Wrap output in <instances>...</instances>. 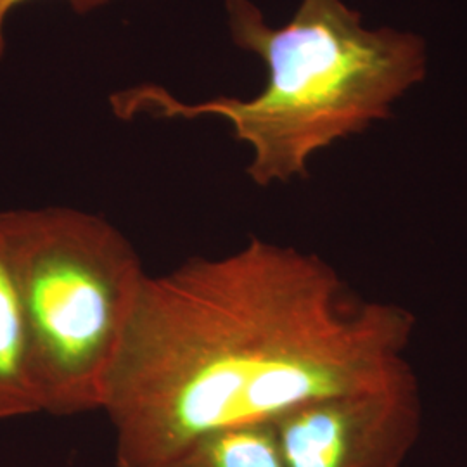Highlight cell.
Segmentation results:
<instances>
[{
  "mask_svg": "<svg viewBox=\"0 0 467 467\" xmlns=\"http://www.w3.org/2000/svg\"><path fill=\"white\" fill-rule=\"evenodd\" d=\"M416 326L316 253L260 237L146 274L102 388L117 466L165 467L204 434L386 383Z\"/></svg>",
  "mask_w": 467,
  "mask_h": 467,
  "instance_id": "1",
  "label": "cell"
},
{
  "mask_svg": "<svg viewBox=\"0 0 467 467\" xmlns=\"http://www.w3.org/2000/svg\"><path fill=\"white\" fill-rule=\"evenodd\" d=\"M241 49L267 65L265 88L253 99L215 98L187 104L158 85L113 96L118 117H220L253 158L254 184L306 177L310 158L336 140L389 117L391 102L426 73V44L393 28L368 30L343 0H301L293 19L270 28L250 0H223Z\"/></svg>",
  "mask_w": 467,
  "mask_h": 467,
  "instance_id": "2",
  "label": "cell"
},
{
  "mask_svg": "<svg viewBox=\"0 0 467 467\" xmlns=\"http://www.w3.org/2000/svg\"><path fill=\"white\" fill-rule=\"evenodd\" d=\"M30 343L40 410H98L146 275L113 223L67 206L0 212Z\"/></svg>",
  "mask_w": 467,
  "mask_h": 467,
  "instance_id": "3",
  "label": "cell"
},
{
  "mask_svg": "<svg viewBox=\"0 0 467 467\" xmlns=\"http://www.w3.org/2000/svg\"><path fill=\"white\" fill-rule=\"evenodd\" d=\"M412 366L389 381L305 401L274 426L285 467H395L419 419Z\"/></svg>",
  "mask_w": 467,
  "mask_h": 467,
  "instance_id": "4",
  "label": "cell"
},
{
  "mask_svg": "<svg viewBox=\"0 0 467 467\" xmlns=\"http://www.w3.org/2000/svg\"><path fill=\"white\" fill-rule=\"evenodd\" d=\"M40 410L25 308L11 246L0 218V419Z\"/></svg>",
  "mask_w": 467,
  "mask_h": 467,
  "instance_id": "5",
  "label": "cell"
},
{
  "mask_svg": "<svg viewBox=\"0 0 467 467\" xmlns=\"http://www.w3.org/2000/svg\"><path fill=\"white\" fill-rule=\"evenodd\" d=\"M165 467H285L272 420L217 430L191 443Z\"/></svg>",
  "mask_w": 467,
  "mask_h": 467,
  "instance_id": "6",
  "label": "cell"
},
{
  "mask_svg": "<svg viewBox=\"0 0 467 467\" xmlns=\"http://www.w3.org/2000/svg\"><path fill=\"white\" fill-rule=\"evenodd\" d=\"M25 2H28V0H0V56L4 54V49H5V38H4L5 21H7L9 15L13 13V9L21 5V4H25ZM67 2L77 13L84 15V13H88V11H92L99 5H104L109 0H67Z\"/></svg>",
  "mask_w": 467,
  "mask_h": 467,
  "instance_id": "7",
  "label": "cell"
}]
</instances>
